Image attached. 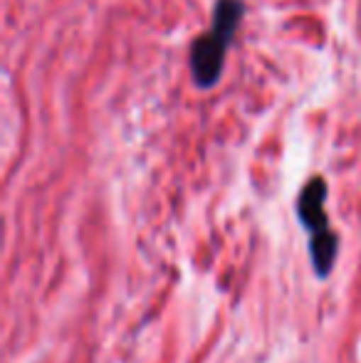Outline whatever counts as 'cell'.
I'll return each mask as SVG.
<instances>
[{
  "label": "cell",
  "mask_w": 361,
  "mask_h": 363,
  "mask_svg": "<svg viewBox=\"0 0 361 363\" xmlns=\"http://www.w3.org/2000/svg\"><path fill=\"white\" fill-rule=\"evenodd\" d=\"M228 48H231V43L218 38L211 30H208L206 35H201V38L193 40L188 65H191V74L201 89H211L213 84H218Z\"/></svg>",
  "instance_id": "1"
},
{
  "label": "cell",
  "mask_w": 361,
  "mask_h": 363,
  "mask_svg": "<svg viewBox=\"0 0 361 363\" xmlns=\"http://www.w3.org/2000/svg\"><path fill=\"white\" fill-rule=\"evenodd\" d=\"M327 181L322 176H314L304 183V188L299 191L297 198V218L304 225V230H309V235L329 230V218H327Z\"/></svg>",
  "instance_id": "2"
},
{
  "label": "cell",
  "mask_w": 361,
  "mask_h": 363,
  "mask_svg": "<svg viewBox=\"0 0 361 363\" xmlns=\"http://www.w3.org/2000/svg\"><path fill=\"white\" fill-rule=\"evenodd\" d=\"M337 255H339V235L332 228L309 235V259H312V269L317 277L327 279L332 274Z\"/></svg>",
  "instance_id": "3"
},
{
  "label": "cell",
  "mask_w": 361,
  "mask_h": 363,
  "mask_svg": "<svg viewBox=\"0 0 361 363\" xmlns=\"http://www.w3.org/2000/svg\"><path fill=\"white\" fill-rule=\"evenodd\" d=\"M245 13V5L243 0H216V8H213V23L211 33H216L218 38H223L226 43L233 45L238 33V25Z\"/></svg>",
  "instance_id": "4"
}]
</instances>
